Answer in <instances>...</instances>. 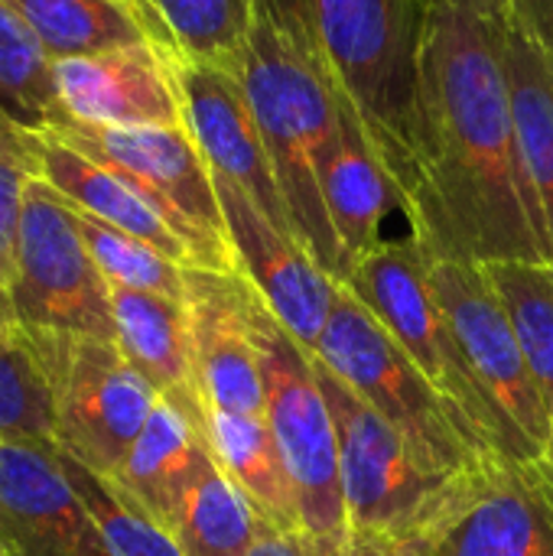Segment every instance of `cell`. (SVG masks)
<instances>
[{"mask_svg":"<svg viewBox=\"0 0 553 556\" xmlns=\"http://www.w3.org/2000/svg\"><path fill=\"white\" fill-rule=\"evenodd\" d=\"M508 0H430L414 94L417 186L407 231L476 264H548L518 140Z\"/></svg>","mask_w":553,"mask_h":556,"instance_id":"obj_1","label":"cell"},{"mask_svg":"<svg viewBox=\"0 0 553 556\" xmlns=\"http://www.w3.org/2000/svg\"><path fill=\"white\" fill-rule=\"evenodd\" d=\"M365 124L391 169L404 215L417 186L414 94L430 0H257Z\"/></svg>","mask_w":553,"mask_h":556,"instance_id":"obj_2","label":"cell"},{"mask_svg":"<svg viewBox=\"0 0 553 556\" xmlns=\"http://www.w3.org/2000/svg\"><path fill=\"white\" fill-rule=\"evenodd\" d=\"M235 75L264 134L297 241L336 283H342L345 261L316 176L319 153L339 130V101L257 0L254 26Z\"/></svg>","mask_w":553,"mask_h":556,"instance_id":"obj_3","label":"cell"},{"mask_svg":"<svg viewBox=\"0 0 553 556\" xmlns=\"http://www.w3.org/2000/svg\"><path fill=\"white\" fill-rule=\"evenodd\" d=\"M313 371L336 424L349 531L398 547L437 544L489 466L479 472L440 469L316 355Z\"/></svg>","mask_w":553,"mask_h":556,"instance_id":"obj_4","label":"cell"},{"mask_svg":"<svg viewBox=\"0 0 553 556\" xmlns=\"http://www.w3.org/2000/svg\"><path fill=\"white\" fill-rule=\"evenodd\" d=\"M251 332L261 358L267 427L287 469L300 538L310 556H342L349 541V515L339 472V440L332 410L313 371V355L300 345L254 290Z\"/></svg>","mask_w":553,"mask_h":556,"instance_id":"obj_5","label":"cell"},{"mask_svg":"<svg viewBox=\"0 0 553 556\" xmlns=\"http://www.w3.org/2000/svg\"><path fill=\"white\" fill-rule=\"evenodd\" d=\"M310 352L440 469L479 472L502 463L476 450L447 397L349 287H336L329 323Z\"/></svg>","mask_w":553,"mask_h":556,"instance_id":"obj_6","label":"cell"},{"mask_svg":"<svg viewBox=\"0 0 553 556\" xmlns=\"http://www.w3.org/2000/svg\"><path fill=\"white\" fill-rule=\"evenodd\" d=\"M342 287H349L404 345L427 381L456 410L476 450L486 459H512L502 420L433 296L420 241L411 231L385 238L352 267Z\"/></svg>","mask_w":553,"mask_h":556,"instance_id":"obj_7","label":"cell"},{"mask_svg":"<svg viewBox=\"0 0 553 556\" xmlns=\"http://www.w3.org/2000/svg\"><path fill=\"white\" fill-rule=\"evenodd\" d=\"M7 309L26 345L68 336L114 342L111 287L88 254L75 208L42 176L26 189Z\"/></svg>","mask_w":553,"mask_h":556,"instance_id":"obj_8","label":"cell"},{"mask_svg":"<svg viewBox=\"0 0 553 556\" xmlns=\"http://www.w3.org/2000/svg\"><path fill=\"white\" fill-rule=\"evenodd\" d=\"M26 349L49 384L52 443L111 479L160 404L156 388L111 339L68 336Z\"/></svg>","mask_w":553,"mask_h":556,"instance_id":"obj_9","label":"cell"},{"mask_svg":"<svg viewBox=\"0 0 553 556\" xmlns=\"http://www.w3.org/2000/svg\"><path fill=\"white\" fill-rule=\"evenodd\" d=\"M424 264L433 296L502 420L512 459H544L553 437V410L525 362L486 267L430 248H424Z\"/></svg>","mask_w":553,"mask_h":556,"instance_id":"obj_10","label":"cell"},{"mask_svg":"<svg viewBox=\"0 0 553 556\" xmlns=\"http://www.w3.org/2000/svg\"><path fill=\"white\" fill-rule=\"evenodd\" d=\"M49 134L134 182L183 235L196 267L238 274L212 169L186 127H91L68 121Z\"/></svg>","mask_w":553,"mask_h":556,"instance_id":"obj_11","label":"cell"},{"mask_svg":"<svg viewBox=\"0 0 553 556\" xmlns=\"http://www.w3.org/2000/svg\"><path fill=\"white\" fill-rule=\"evenodd\" d=\"M173 72L183 98V121L215 179L238 186L287 235L293 222L280 195L274 163L244 88L231 68L189 62L173 52ZM297 238V235H293Z\"/></svg>","mask_w":553,"mask_h":556,"instance_id":"obj_12","label":"cell"},{"mask_svg":"<svg viewBox=\"0 0 553 556\" xmlns=\"http://www.w3.org/2000/svg\"><path fill=\"white\" fill-rule=\"evenodd\" d=\"M215 189L238 274L257 290L264 306L300 345L316 349L329 323L339 283L310 257V251L293 235L280 231L238 186L215 179Z\"/></svg>","mask_w":553,"mask_h":556,"instance_id":"obj_13","label":"cell"},{"mask_svg":"<svg viewBox=\"0 0 553 556\" xmlns=\"http://www.w3.org/2000/svg\"><path fill=\"white\" fill-rule=\"evenodd\" d=\"M254 287L241 274L186 270V319L205 414L264 417L267 394L251 332Z\"/></svg>","mask_w":553,"mask_h":556,"instance_id":"obj_14","label":"cell"},{"mask_svg":"<svg viewBox=\"0 0 553 556\" xmlns=\"http://www.w3.org/2000/svg\"><path fill=\"white\" fill-rule=\"evenodd\" d=\"M0 547L3 556H111L55 443L0 440Z\"/></svg>","mask_w":553,"mask_h":556,"instance_id":"obj_15","label":"cell"},{"mask_svg":"<svg viewBox=\"0 0 553 556\" xmlns=\"http://www.w3.org/2000/svg\"><path fill=\"white\" fill-rule=\"evenodd\" d=\"M62 111L91 127H186L173 49L160 42L59 59Z\"/></svg>","mask_w":553,"mask_h":556,"instance_id":"obj_16","label":"cell"},{"mask_svg":"<svg viewBox=\"0 0 553 556\" xmlns=\"http://www.w3.org/2000/svg\"><path fill=\"white\" fill-rule=\"evenodd\" d=\"M433 547L437 556H553L551 469L541 459L489 466Z\"/></svg>","mask_w":553,"mask_h":556,"instance_id":"obj_17","label":"cell"},{"mask_svg":"<svg viewBox=\"0 0 553 556\" xmlns=\"http://www.w3.org/2000/svg\"><path fill=\"white\" fill-rule=\"evenodd\" d=\"M316 176H319V192L326 202L329 225L342 248L345 280H349L352 267L385 241V222L394 212L404 215V195L391 169L385 166L381 153L375 150L365 124L342 101H339V130L319 153Z\"/></svg>","mask_w":553,"mask_h":556,"instance_id":"obj_18","label":"cell"},{"mask_svg":"<svg viewBox=\"0 0 553 556\" xmlns=\"http://www.w3.org/2000/svg\"><path fill=\"white\" fill-rule=\"evenodd\" d=\"M39 176L78 212L95 215L147 244L163 251L183 267H196V257L166 215L121 173L78 153L55 134H29Z\"/></svg>","mask_w":553,"mask_h":556,"instance_id":"obj_19","label":"cell"},{"mask_svg":"<svg viewBox=\"0 0 553 556\" xmlns=\"http://www.w3.org/2000/svg\"><path fill=\"white\" fill-rule=\"evenodd\" d=\"M111 316L114 342L121 345L127 362L156 388L163 401L179 407L205 437L209 414L196 384L186 303L127 287H111Z\"/></svg>","mask_w":553,"mask_h":556,"instance_id":"obj_20","label":"cell"},{"mask_svg":"<svg viewBox=\"0 0 553 556\" xmlns=\"http://www.w3.org/2000/svg\"><path fill=\"white\" fill-rule=\"evenodd\" d=\"M212 463L202 430L179 407L160 397L111 482L173 534L192 485Z\"/></svg>","mask_w":553,"mask_h":556,"instance_id":"obj_21","label":"cell"},{"mask_svg":"<svg viewBox=\"0 0 553 556\" xmlns=\"http://www.w3.org/2000/svg\"><path fill=\"white\" fill-rule=\"evenodd\" d=\"M505 55L525 169L541 222L544 254L553 267V68L512 10V0L505 13Z\"/></svg>","mask_w":553,"mask_h":556,"instance_id":"obj_22","label":"cell"},{"mask_svg":"<svg viewBox=\"0 0 553 556\" xmlns=\"http://www.w3.org/2000/svg\"><path fill=\"white\" fill-rule=\"evenodd\" d=\"M205 443L218 469L241 489L264 528L300 534V515L267 417L209 414Z\"/></svg>","mask_w":553,"mask_h":556,"instance_id":"obj_23","label":"cell"},{"mask_svg":"<svg viewBox=\"0 0 553 556\" xmlns=\"http://www.w3.org/2000/svg\"><path fill=\"white\" fill-rule=\"evenodd\" d=\"M52 62L156 42L137 0H7Z\"/></svg>","mask_w":553,"mask_h":556,"instance_id":"obj_24","label":"cell"},{"mask_svg":"<svg viewBox=\"0 0 553 556\" xmlns=\"http://www.w3.org/2000/svg\"><path fill=\"white\" fill-rule=\"evenodd\" d=\"M0 117L20 134H49L68 124L55 62L7 0H0Z\"/></svg>","mask_w":553,"mask_h":556,"instance_id":"obj_25","label":"cell"},{"mask_svg":"<svg viewBox=\"0 0 553 556\" xmlns=\"http://www.w3.org/2000/svg\"><path fill=\"white\" fill-rule=\"evenodd\" d=\"M160 46L189 62L238 68L254 26V0H137Z\"/></svg>","mask_w":553,"mask_h":556,"instance_id":"obj_26","label":"cell"},{"mask_svg":"<svg viewBox=\"0 0 553 556\" xmlns=\"http://www.w3.org/2000/svg\"><path fill=\"white\" fill-rule=\"evenodd\" d=\"M261 534L264 521L218 463L192 485L173 528L183 556H248Z\"/></svg>","mask_w":553,"mask_h":556,"instance_id":"obj_27","label":"cell"},{"mask_svg":"<svg viewBox=\"0 0 553 556\" xmlns=\"http://www.w3.org/2000/svg\"><path fill=\"white\" fill-rule=\"evenodd\" d=\"M505 313L525 362L553 410V267L535 261L482 264Z\"/></svg>","mask_w":553,"mask_h":556,"instance_id":"obj_28","label":"cell"},{"mask_svg":"<svg viewBox=\"0 0 553 556\" xmlns=\"http://www.w3.org/2000/svg\"><path fill=\"white\" fill-rule=\"evenodd\" d=\"M59 450V446H55ZM62 469L78 492L81 505L88 508L104 547L111 556H183L176 538L153 521L143 508H137L108 476L91 472L88 466L75 463L59 450Z\"/></svg>","mask_w":553,"mask_h":556,"instance_id":"obj_29","label":"cell"},{"mask_svg":"<svg viewBox=\"0 0 553 556\" xmlns=\"http://www.w3.org/2000/svg\"><path fill=\"white\" fill-rule=\"evenodd\" d=\"M75 218H78L81 238L88 244V254L98 264L108 287H127V290L156 293V296L186 303V270L189 267L176 264L153 244L134 238L95 215H85L75 208Z\"/></svg>","mask_w":553,"mask_h":556,"instance_id":"obj_30","label":"cell"},{"mask_svg":"<svg viewBox=\"0 0 553 556\" xmlns=\"http://www.w3.org/2000/svg\"><path fill=\"white\" fill-rule=\"evenodd\" d=\"M0 440L52 443L49 384L20 339L0 352Z\"/></svg>","mask_w":553,"mask_h":556,"instance_id":"obj_31","label":"cell"},{"mask_svg":"<svg viewBox=\"0 0 553 556\" xmlns=\"http://www.w3.org/2000/svg\"><path fill=\"white\" fill-rule=\"evenodd\" d=\"M39 176L29 134H20L0 117V296L7 303L13 267H16V235L23 218V202L29 182Z\"/></svg>","mask_w":553,"mask_h":556,"instance_id":"obj_32","label":"cell"},{"mask_svg":"<svg viewBox=\"0 0 553 556\" xmlns=\"http://www.w3.org/2000/svg\"><path fill=\"white\" fill-rule=\"evenodd\" d=\"M512 10L538 42L541 55L553 68V0H512Z\"/></svg>","mask_w":553,"mask_h":556,"instance_id":"obj_33","label":"cell"},{"mask_svg":"<svg viewBox=\"0 0 553 556\" xmlns=\"http://www.w3.org/2000/svg\"><path fill=\"white\" fill-rule=\"evenodd\" d=\"M248 556H310V551L300 534H284V531L264 528V534L257 538L254 551Z\"/></svg>","mask_w":553,"mask_h":556,"instance_id":"obj_34","label":"cell"},{"mask_svg":"<svg viewBox=\"0 0 553 556\" xmlns=\"http://www.w3.org/2000/svg\"><path fill=\"white\" fill-rule=\"evenodd\" d=\"M342 556H404L398 544L391 541H381V538H368V534H355L349 531V541H345V551Z\"/></svg>","mask_w":553,"mask_h":556,"instance_id":"obj_35","label":"cell"},{"mask_svg":"<svg viewBox=\"0 0 553 556\" xmlns=\"http://www.w3.org/2000/svg\"><path fill=\"white\" fill-rule=\"evenodd\" d=\"M13 339H16V332H13V319H10V309H7V303H3V296H0V352H3V349H10V345H13Z\"/></svg>","mask_w":553,"mask_h":556,"instance_id":"obj_36","label":"cell"},{"mask_svg":"<svg viewBox=\"0 0 553 556\" xmlns=\"http://www.w3.org/2000/svg\"><path fill=\"white\" fill-rule=\"evenodd\" d=\"M404 556H437V547L433 544H411V547H401Z\"/></svg>","mask_w":553,"mask_h":556,"instance_id":"obj_37","label":"cell"},{"mask_svg":"<svg viewBox=\"0 0 553 556\" xmlns=\"http://www.w3.org/2000/svg\"><path fill=\"white\" fill-rule=\"evenodd\" d=\"M548 469H551V476H553V437H551V446H548V453H544V459H541Z\"/></svg>","mask_w":553,"mask_h":556,"instance_id":"obj_38","label":"cell"},{"mask_svg":"<svg viewBox=\"0 0 553 556\" xmlns=\"http://www.w3.org/2000/svg\"><path fill=\"white\" fill-rule=\"evenodd\" d=\"M0 556H3V547H0Z\"/></svg>","mask_w":553,"mask_h":556,"instance_id":"obj_39","label":"cell"},{"mask_svg":"<svg viewBox=\"0 0 553 556\" xmlns=\"http://www.w3.org/2000/svg\"><path fill=\"white\" fill-rule=\"evenodd\" d=\"M137 7H140V3H137ZM143 16H147V13H143Z\"/></svg>","mask_w":553,"mask_h":556,"instance_id":"obj_40","label":"cell"}]
</instances>
